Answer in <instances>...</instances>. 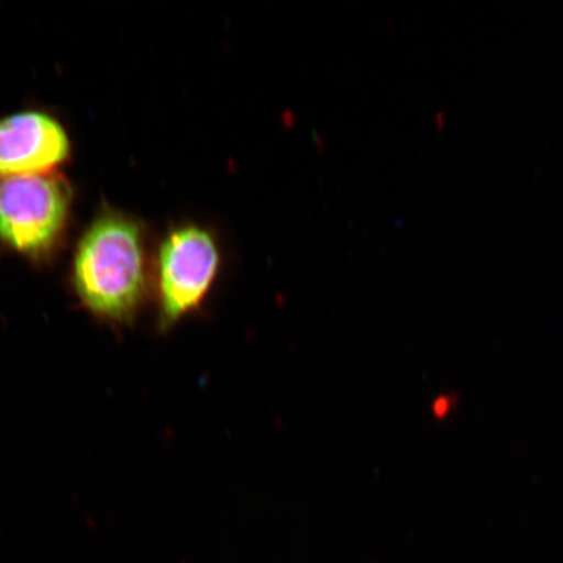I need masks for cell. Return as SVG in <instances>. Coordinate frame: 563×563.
Wrapping results in <instances>:
<instances>
[{"mask_svg": "<svg viewBox=\"0 0 563 563\" xmlns=\"http://www.w3.org/2000/svg\"><path fill=\"white\" fill-rule=\"evenodd\" d=\"M68 156L66 130L45 112L23 111L0 121V179L52 173Z\"/></svg>", "mask_w": 563, "mask_h": 563, "instance_id": "cell-4", "label": "cell"}, {"mask_svg": "<svg viewBox=\"0 0 563 563\" xmlns=\"http://www.w3.org/2000/svg\"><path fill=\"white\" fill-rule=\"evenodd\" d=\"M70 189L48 174L0 179V242L31 257L52 252L66 229Z\"/></svg>", "mask_w": 563, "mask_h": 563, "instance_id": "cell-2", "label": "cell"}, {"mask_svg": "<svg viewBox=\"0 0 563 563\" xmlns=\"http://www.w3.org/2000/svg\"><path fill=\"white\" fill-rule=\"evenodd\" d=\"M221 251L213 232L186 224L168 232L159 246L161 325H174L206 300L220 272Z\"/></svg>", "mask_w": 563, "mask_h": 563, "instance_id": "cell-3", "label": "cell"}, {"mask_svg": "<svg viewBox=\"0 0 563 563\" xmlns=\"http://www.w3.org/2000/svg\"><path fill=\"white\" fill-rule=\"evenodd\" d=\"M143 229L132 218L104 211L84 232L74 260V285L97 316L124 320L145 292Z\"/></svg>", "mask_w": 563, "mask_h": 563, "instance_id": "cell-1", "label": "cell"}]
</instances>
